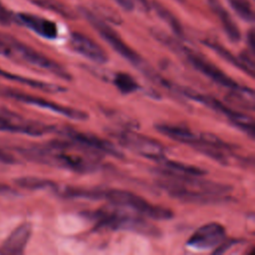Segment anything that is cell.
I'll return each instance as SVG.
<instances>
[{
    "label": "cell",
    "instance_id": "1",
    "mask_svg": "<svg viewBox=\"0 0 255 255\" xmlns=\"http://www.w3.org/2000/svg\"><path fill=\"white\" fill-rule=\"evenodd\" d=\"M22 152L31 160L81 173L95 170L99 162L97 152L71 139L53 140Z\"/></svg>",
    "mask_w": 255,
    "mask_h": 255
},
{
    "label": "cell",
    "instance_id": "2",
    "mask_svg": "<svg viewBox=\"0 0 255 255\" xmlns=\"http://www.w3.org/2000/svg\"><path fill=\"white\" fill-rule=\"evenodd\" d=\"M56 192L66 198L106 200L113 205L130 209L143 217L156 220L169 219L173 213L168 208L149 203L144 198L127 190L115 188H84L77 186H59Z\"/></svg>",
    "mask_w": 255,
    "mask_h": 255
},
{
    "label": "cell",
    "instance_id": "3",
    "mask_svg": "<svg viewBox=\"0 0 255 255\" xmlns=\"http://www.w3.org/2000/svg\"><path fill=\"white\" fill-rule=\"evenodd\" d=\"M158 184L169 195L186 202L214 203L226 198L231 187L224 183L198 178V176H178L160 173Z\"/></svg>",
    "mask_w": 255,
    "mask_h": 255
},
{
    "label": "cell",
    "instance_id": "4",
    "mask_svg": "<svg viewBox=\"0 0 255 255\" xmlns=\"http://www.w3.org/2000/svg\"><path fill=\"white\" fill-rule=\"evenodd\" d=\"M97 226L110 230H125L147 236H158L159 230L156 226L147 222L140 214L122 207H106L89 213Z\"/></svg>",
    "mask_w": 255,
    "mask_h": 255
},
{
    "label": "cell",
    "instance_id": "5",
    "mask_svg": "<svg viewBox=\"0 0 255 255\" xmlns=\"http://www.w3.org/2000/svg\"><path fill=\"white\" fill-rule=\"evenodd\" d=\"M0 55L17 62H23L46 70L67 81L72 78L70 73L59 63L22 43L13 36L2 32H0Z\"/></svg>",
    "mask_w": 255,
    "mask_h": 255
},
{
    "label": "cell",
    "instance_id": "6",
    "mask_svg": "<svg viewBox=\"0 0 255 255\" xmlns=\"http://www.w3.org/2000/svg\"><path fill=\"white\" fill-rule=\"evenodd\" d=\"M79 11L85 17V19L94 27V29L101 35V37L118 54H120L123 58L131 63L133 66L141 69L145 75L149 76L152 79V81H156L158 76L145 68L143 60L140 58V56L136 52H134L113 28H111L101 18H99L97 15H95L92 11L88 10L87 8L79 7Z\"/></svg>",
    "mask_w": 255,
    "mask_h": 255
},
{
    "label": "cell",
    "instance_id": "7",
    "mask_svg": "<svg viewBox=\"0 0 255 255\" xmlns=\"http://www.w3.org/2000/svg\"><path fill=\"white\" fill-rule=\"evenodd\" d=\"M156 38L160 40L162 43H164L166 46L173 48L177 53L184 56L186 61L198 72L206 76L207 78L211 79L213 82L217 83L220 86H223L227 89H229L231 92L238 90L241 85L237 84L235 81H233L231 78H229L226 74H224L220 69H218L215 65H213L211 62L206 60L201 55L195 53L194 51L180 45L179 43L173 41L169 37L157 32L155 34Z\"/></svg>",
    "mask_w": 255,
    "mask_h": 255
},
{
    "label": "cell",
    "instance_id": "8",
    "mask_svg": "<svg viewBox=\"0 0 255 255\" xmlns=\"http://www.w3.org/2000/svg\"><path fill=\"white\" fill-rule=\"evenodd\" d=\"M114 136L122 145L140 154L141 156L156 161L165 158V148L160 144V142L153 138L131 130H120L114 132Z\"/></svg>",
    "mask_w": 255,
    "mask_h": 255
},
{
    "label": "cell",
    "instance_id": "9",
    "mask_svg": "<svg viewBox=\"0 0 255 255\" xmlns=\"http://www.w3.org/2000/svg\"><path fill=\"white\" fill-rule=\"evenodd\" d=\"M0 94L2 96H5L6 98H10V99H13V100H16V101H19V102H22V103H25L28 105L37 106L42 109L50 110L54 113H57L59 115L65 116L67 118H70V119H73L76 121H85L88 119V115L84 111L66 107V106H61L52 101H49V100H46L43 98H39V97H35L33 95L26 94L24 92L12 90V89H1Z\"/></svg>",
    "mask_w": 255,
    "mask_h": 255
},
{
    "label": "cell",
    "instance_id": "10",
    "mask_svg": "<svg viewBox=\"0 0 255 255\" xmlns=\"http://www.w3.org/2000/svg\"><path fill=\"white\" fill-rule=\"evenodd\" d=\"M180 91L182 94H184L185 97H187L193 101L199 102V103L207 106L208 108H210L218 113L223 114L230 121V123L232 125H234L238 128H240L241 130L246 129L251 125L252 118L250 116L240 113V112H237V111H234L210 96L202 95V94L197 93L196 91H193L190 89H181Z\"/></svg>",
    "mask_w": 255,
    "mask_h": 255
},
{
    "label": "cell",
    "instance_id": "11",
    "mask_svg": "<svg viewBox=\"0 0 255 255\" xmlns=\"http://www.w3.org/2000/svg\"><path fill=\"white\" fill-rule=\"evenodd\" d=\"M225 239V228L217 222L200 226L188 238L187 245L197 250H207L218 246Z\"/></svg>",
    "mask_w": 255,
    "mask_h": 255
},
{
    "label": "cell",
    "instance_id": "12",
    "mask_svg": "<svg viewBox=\"0 0 255 255\" xmlns=\"http://www.w3.org/2000/svg\"><path fill=\"white\" fill-rule=\"evenodd\" d=\"M63 135L97 153H105L115 157H123L124 154L110 141L101 138L97 135L75 130L73 128H63Z\"/></svg>",
    "mask_w": 255,
    "mask_h": 255
},
{
    "label": "cell",
    "instance_id": "13",
    "mask_svg": "<svg viewBox=\"0 0 255 255\" xmlns=\"http://www.w3.org/2000/svg\"><path fill=\"white\" fill-rule=\"evenodd\" d=\"M55 127L38 122L25 121L12 116H0V131L18 132L29 135H42L54 131Z\"/></svg>",
    "mask_w": 255,
    "mask_h": 255
},
{
    "label": "cell",
    "instance_id": "14",
    "mask_svg": "<svg viewBox=\"0 0 255 255\" xmlns=\"http://www.w3.org/2000/svg\"><path fill=\"white\" fill-rule=\"evenodd\" d=\"M70 45L74 51L95 63L105 64L108 61V55L105 50L82 33L73 32L70 36Z\"/></svg>",
    "mask_w": 255,
    "mask_h": 255
},
{
    "label": "cell",
    "instance_id": "15",
    "mask_svg": "<svg viewBox=\"0 0 255 255\" xmlns=\"http://www.w3.org/2000/svg\"><path fill=\"white\" fill-rule=\"evenodd\" d=\"M17 20L28 29L46 39H55L58 35V29L54 22L30 13H18Z\"/></svg>",
    "mask_w": 255,
    "mask_h": 255
},
{
    "label": "cell",
    "instance_id": "16",
    "mask_svg": "<svg viewBox=\"0 0 255 255\" xmlns=\"http://www.w3.org/2000/svg\"><path fill=\"white\" fill-rule=\"evenodd\" d=\"M32 227L28 222L18 225L7 236L1 246V252L5 254H22L31 237Z\"/></svg>",
    "mask_w": 255,
    "mask_h": 255
},
{
    "label": "cell",
    "instance_id": "17",
    "mask_svg": "<svg viewBox=\"0 0 255 255\" xmlns=\"http://www.w3.org/2000/svg\"><path fill=\"white\" fill-rule=\"evenodd\" d=\"M207 3L211 10L216 14L218 17L222 28L229 38L230 41L236 43L240 40V31L236 25V23L233 21L227 10L221 5V3L218 0H207Z\"/></svg>",
    "mask_w": 255,
    "mask_h": 255
},
{
    "label": "cell",
    "instance_id": "18",
    "mask_svg": "<svg viewBox=\"0 0 255 255\" xmlns=\"http://www.w3.org/2000/svg\"><path fill=\"white\" fill-rule=\"evenodd\" d=\"M158 163H160L158 173H166L178 176H201L206 173V171L200 167L166 159V157L159 160Z\"/></svg>",
    "mask_w": 255,
    "mask_h": 255
},
{
    "label": "cell",
    "instance_id": "19",
    "mask_svg": "<svg viewBox=\"0 0 255 255\" xmlns=\"http://www.w3.org/2000/svg\"><path fill=\"white\" fill-rule=\"evenodd\" d=\"M155 128L165 136L175 141L188 144L190 146L194 145V143L196 142L199 136V133H196L187 128L168 125V124L156 125Z\"/></svg>",
    "mask_w": 255,
    "mask_h": 255
},
{
    "label": "cell",
    "instance_id": "20",
    "mask_svg": "<svg viewBox=\"0 0 255 255\" xmlns=\"http://www.w3.org/2000/svg\"><path fill=\"white\" fill-rule=\"evenodd\" d=\"M0 75L1 76H5L6 78L10 79L11 81H15L27 86H30L32 88L41 90L43 92L46 93H60V92H64L65 89L61 86L55 85V84H51V83H46V82H41V81H36L33 79H29V78H25L22 76H17V75H12L9 73H6L4 71L0 70Z\"/></svg>",
    "mask_w": 255,
    "mask_h": 255
},
{
    "label": "cell",
    "instance_id": "21",
    "mask_svg": "<svg viewBox=\"0 0 255 255\" xmlns=\"http://www.w3.org/2000/svg\"><path fill=\"white\" fill-rule=\"evenodd\" d=\"M204 44L206 46H208L210 49H212L213 51H215L221 58H223L225 61H227L228 63L232 64L233 66L237 67L238 69L242 70L243 72L247 73L249 76L253 77V72L252 70H250L242 61L241 59L239 58H236L233 54H231V52H229L226 48L222 47L221 45H219L218 43H215V42H209V41H205Z\"/></svg>",
    "mask_w": 255,
    "mask_h": 255
},
{
    "label": "cell",
    "instance_id": "22",
    "mask_svg": "<svg viewBox=\"0 0 255 255\" xmlns=\"http://www.w3.org/2000/svg\"><path fill=\"white\" fill-rule=\"evenodd\" d=\"M15 182L18 186L29 189V190H39V189H48L55 188L57 184L49 179L35 177V176H23L15 179Z\"/></svg>",
    "mask_w": 255,
    "mask_h": 255
},
{
    "label": "cell",
    "instance_id": "23",
    "mask_svg": "<svg viewBox=\"0 0 255 255\" xmlns=\"http://www.w3.org/2000/svg\"><path fill=\"white\" fill-rule=\"evenodd\" d=\"M29 1H31L37 6L51 10L65 18H68V19L76 18L75 12H73L68 6H66L62 2H59L58 0H29Z\"/></svg>",
    "mask_w": 255,
    "mask_h": 255
},
{
    "label": "cell",
    "instance_id": "24",
    "mask_svg": "<svg viewBox=\"0 0 255 255\" xmlns=\"http://www.w3.org/2000/svg\"><path fill=\"white\" fill-rule=\"evenodd\" d=\"M152 7H153L154 11L156 12V14L165 23L168 24V26L172 29V31L176 35H178V36H182L183 35V30H182V27H181L180 23L178 22V20L175 18V16L169 10H167L163 5H161L157 1H153L152 2Z\"/></svg>",
    "mask_w": 255,
    "mask_h": 255
},
{
    "label": "cell",
    "instance_id": "25",
    "mask_svg": "<svg viewBox=\"0 0 255 255\" xmlns=\"http://www.w3.org/2000/svg\"><path fill=\"white\" fill-rule=\"evenodd\" d=\"M115 86L123 94H130L138 89L137 83L128 74L119 72L115 75L113 80Z\"/></svg>",
    "mask_w": 255,
    "mask_h": 255
},
{
    "label": "cell",
    "instance_id": "26",
    "mask_svg": "<svg viewBox=\"0 0 255 255\" xmlns=\"http://www.w3.org/2000/svg\"><path fill=\"white\" fill-rule=\"evenodd\" d=\"M228 3L242 20L246 22H253L254 12L248 0H228Z\"/></svg>",
    "mask_w": 255,
    "mask_h": 255
},
{
    "label": "cell",
    "instance_id": "27",
    "mask_svg": "<svg viewBox=\"0 0 255 255\" xmlns=\"http://www.w3.org/2000/svg\"><path fill=\"white\" fill-rule=\"evenodd\" d=\"M118 5L128 11H131L134 9V0H114ZM142 6L148 8V4L146 0H137Z\"/></svg>",
    "mask_w": 255,
    "mask_h": 255
},
{
    "label": "cell",
    "instance_id": "28",
    "mask_svg": "<svg viewBox=\"0 0 255 255\" xmlns=\"http://www.w3.org/2000/svg\"><path fill=\"white\" fill-rule=\"evenodd\" d=\"M12 21V16L9 11L5 8V6L0 1V24L9 25Z\"/></svg>",
    "mask_w": 255,
    "mask_h": 255
},
{
    "label": "cell",
    "instance_id": "29",
    "mask_svg": "<svg viewBox=\"0 0 255 255\" xmlns=\"http://www.w3.org/2000/svg\"><path fill=\"white\" fill-rule=\"evenodd\" d=\"M17 192L11 186L0 181V196H14Z\"/></svg>",
    "mask_w": 255,
    "mask_h": 255
},
{
    "label": "cell",
    "instance_id": "30",
    "mask_svg": "<svg viewBox=\"0 0 255 255\" xmlns=\"http://www.w3.org/2000/svg\"><path fill=\"white\" fill-rule=\"evenodd\" d=\"M247 40H248V44H249V48L252 52V54L255 53V35H254V31L250 30L247 36Z\"/></svg>",
    "mask_w": 255,
    "mask_h": 255
},
{
    "label": "cell",
    "instance_id": "31",
    "mask_svg": "<svg viewBox=\"0 0 255 255\" xmlns=\"http://www.w3.org/2000/svg\"><path fill=\"white\" fill-rule=\"evenodd\" d=\"M0 161L6 162V163H11V162H13V159H12V157L9 154H7L4 151L0 150Z\"/></svg>",
    "mask_w": 255,
    "mask_h": 255
},
{
    "label": "cell",
    "instance_id": "32",
    "mask_svg": "<svg viewBox=\"0 0 255 255\" xmlns=\"http://www.w3.org/2000/svg\"><path fill=\"white\" fill-rule=\"evenodd\" d=\"M176 1H179V2H182L183 0H176Z\"/></svg>",
    "mask_w": 255,
    "mask_h": 255
}]
</instances>
